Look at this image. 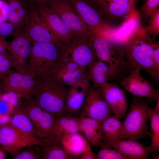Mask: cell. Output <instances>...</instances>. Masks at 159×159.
I'll return each mask as SVG.
<instances>
[{
  "label": "cell",
  "instance_id": "obj_1",
  "mask_svg": "<svg viewBox=\"0 0 159 159\" xmlns=\"http://www.w3.org/2000/svg\"><path fill=\"white\" fill-rule=\"evenodd\" d=\"M65 47L50 43H33L26 73L37 81L53 77L62 62Z\"/></svg>",
  "mask_w": 159,
  "mask_h": 159
},
{
  "label": "cell",
  "instance_id": "obj_2",
  "mask_svg": "<svg viewBox=\"0 0 159 159\" xmlns=\"http://www.w3.org/2000/svg\"><path fill=\"white\" fill-rule=\"evenodd\" d=\"M68 87L53 77L37 81L31 99L57 118L65 114V99Z\"/></svg>",
  "mask_w": 159,
  "mask_h": 159
},
{
  "label": "cell",
  "instance_id": "obj_3",
  "mask_svg": "<svg viewBox=\"0 0 159 159\" xmlns=\"http://www.w3.org/2000/svg\"><path fill=\"white\" fill-rule=\"evenodd\" d=\"M149 104L142 97L133 96L127 115L122 123L120 140H137L148 135Z\"/></svg>",
  "mask_w": 159,
  "mask_h": 159
},
{
  "label": "cell",
  "instance_id": "obj_4",
  "mask_svg": "<svg viewBox=\"0 0 159 159\" xmlns=\"http://www.w3.org/2000/svg\"><path fill=\"white\" fill-rule=\"evenodd\" d=\"M136 34L122 47L124 52L127 72H129L138 67L147 72L152 79L158 83L159 81V68L155 65L153 58L140 44Z\"/></svg>",
  "mask_w": 159,
  "mask_h": 159
},
{
  "label": "cell",
  "instance_id": "obj_5",
  "mask_svg": "<svg viewBox=\"0 0 159 159\" xmlns=\"http://www.w3.org/2000/svg\"><path fill=\"white\" fill-rule=\"evenodd\" d=\"M23 99L15 108L27 116L39 137L45 140L51 134L56 117L41 108L31 99Z\"/></svg>",
  "mask_w": 159,
  "mask_h": 159
},
{
  "label": "cell",
  "instance_id": "obj_6",
  "mask_svg": "<svg viewBox=\"0 0 159 159\" xmlns=\"http://www.w3.org/2000/svg\"><path fill=\"white\" fill-rule=\"evenodd\" d=\"M91 36H75L65 47L62 61L74 63L88 68L98 59L94 49Z\"/></svg>",
  "mask_w": 159,
  "mask_h": 159
},
{
  "label": "cell",
  "instance_id": "obj_7",
  "mask_svg": "<svg viewBox=\"0 0 159 159\" xmlns=\"http://www.w3.org/2000/svg\"><path fill=\"white\" fill-rule=\"evenodd\" d=\"M140 15V12L136 9L120 25L116 26L108 25L95 32L100 34L112 43L122 47L143 27Z\"/></svg>",
  "mask_w": 159,
  "mask_h": 159
},
{
  "label": "cell",
  "instance_id": "obj_8",
  "mask_svg": "<svg viewBox=\"0 0 159 159\" xmlns=\"http://www.w3.org/2000/svg\"><path fill=\"white\" fill-rule=\"evenodd\" d=\"M79 114V116L90 118L101 122L113 113L100 87L90 84Z\"/></svg>",
  "mask_w": 159,
  "mask_h": 159
},
{
  "label": "cell",
  "instance_id": "obj_9",
  "mask_svg": "<svg viewBox=\"0 0 159 159\" xmlns=\"http://www.w3.org/2000/svg\"><path fill=\"white\" fill-rule=\"evenodd\" d=\"M45 140L37 139L20 131L9 123L0 126V145L10 153L32 145L43 146Z\"/></svg>",
  "mask_w": 159,
  "mask_h": 159
},
{
  "label": "cell",
  "instance_id": "obj_10",
  "mask_svg": "<svg viewBox=\"0 0 159 159\" xmlns=\"http://www.w3.org/2000/svg\"><path fill=\"white\" fill-rule=\"evenodd\" d=\"M100 13L112 23L120 24L136 8L139 0H92Z\"/></svg>",
  "mask_w": 159,
  "mask_h": 159
},
{
  "label": "cell",
  "instance_id": "obj_11",
  "mask_svg": "<svg viewBox=\"0 0 159 159\" xmlns=\"http://www.w3.org/2000/svg\"><path fill=\"white\" fill-rule=\"evenodd\" d=\"M141 69L136 67L130 71L129 74L122 80L121 84L124 89L133 96L145 97L156 102L159 99V92L140 73Z\"/></svg>",
  "mask_w": 159,
  "mask_h": 159
},
{
  "label": "cell",
  "instance_id": "obj_12",
  "mask_svg": "<svg viewBox=\"0 0 159 159\" xmlns=\"http://www.w3.org/2000/svg\"><path fill=\"white\" fill-rule=\"evenodd\" d=\"M14 35L11 41L8 43L7 50L9 52L13 67L18 72L26 73L27 59L31 52V42L22 31L15 32Z\"/></svg>",
  "mask_w": 159,
  "mask_h": 159
},
{
  "label": "cell",
  "instance_id": "obj_13",
  "mask_svg": "<svg viewBox=\"0 0 159 159\" xmlns=\"http://www.w3.org/2000/svg\"><path fill=\"white\" fill-rule=\"evenodd\" d=\"M2 82L4 94L14 93L19 98L29 99L33 95L37 81L27 73L12 71Z\"/></svg>",
  "mask_w": 159,
  "mask_h": 159
},
{
  "label": "cell",
  "instance_id": "obj_14",
  "mask_svg": "<svg viewBox=\"0 0 159 159\" xmlns=\"http://www.w3.org/2000/svg\"><path fill=\"white\" fill-rule=\"evenodd\" d=\"M29 14L24 33L31 43H50L61 46H65L52 34L37 9H31Z\"/></svg>",
  "mask_w": 159,
  "mask_h": 159
},
{
  "label": "cell",
  "instance_id": "obj_15",
  "mask_svg": "<svg viewBox=\"0 0 159 159\" xmlns=\"http://www.w3.org/2000/svg\"><path fill=\"white\" fill-rule=\"evenodd\" d=\"M48 4L68 26L75 36L92 35L87 26L67 0H52Z\"/></svg>",
  "mask_w": 159,
  "mask_h": 159
},
{
  "label": "cell",
  "instance_id": "obj_16",
  "mask_svg": "<svg viewBox=\"0 0 159 159\" xmlns=\"http://www.w3.org/2000/svg\"><path fill=\"white\" fill-rule=\"evenodd\" d=\"M67 0L91 33L96 32L109 24L104 20L92 0Z\"/></svg>",
  "mask_w": 159,
  "mask_h": 159
},
{
  "label": "cell",
  "instance_id": "obj_17",
  "mask_svg": "<svg viewBox=\"0 0 159 159\" xmlns=\"http://www.w3.org/2000/svg\"><path fill=\"white\" fill-rule=\"evenodd\" d=\"M37 9L54 35L66 46L75 36L68 26L46 4L37 5Z\"/></svg>",
  "mask_w": 159,
  "mask_h": 159
},
{
  "label": "cell",
  "instance_id": "obj_18",
  "mask_svg": "<svg viewBox=\"0 0 159 159\" xmlns=\"http://www.w3.org/2000/svg\"><path fill=\"white\" fill-rule=\"evenodd\" d=\"M100 88L113 113L120 119L124 118L127 112V104L124 90L117 84L108 82Z\"/></svg>",
  "mask_w": 159,
  "mask_h": 159
},
{
  "label": "cell",
  "instance_id": "obj_19",
  "mask_svg": "<svg viewBox=\"0 0 159 159\" xmlns=\"http://www.w3.org/2000/svg\"><path fill=\"white\" fill-rule=\"evenodd\" d=\"M109 144L112 148L130 159H148L153 153L149 146L136 140H101Z\"/></svg>",
  "mask_w": 159,
  "mask_h": 159
},
{
  "label": "cell",
  "instance_id": "obj_20",
  "mask_svg": "<svg viewBox=\"0 0 159 159\" xmlns=\"http://www.w3.org/2000/svg\"><path fill=\"white\" fill-rule=\"evenodd\" d=\"M90 84L89 79L68 86L65 99V114H79Z\"/></svg>",
  "mask_w": 159,
  "mask_h": 159
},
{
  "label": "cell",
  "instance_id": "obj_21",
  "mask_svg": "<svg viewBox=\"0 0 159 159\" xmlns=\"http://www.w3.org/2000/svg\"><path fill=\"white\" fill-rule=\"evenodd\" d=\"M53 77L68 87L88 79V68L73 62L63 61Z\"/></svg>",
  "mask_w": 159,
  "mask_h": 159
},
{
  "label": "cell",
  "instance_id": "obj_22",
  "mask_svg": "<svg viewBox=\"0 0 159 159\" xmlns=\"http://www.w3.org/2000/svg\"><path fill=\"white\" fill-rule=\"evenodd\" d=\"M79 124V117L64 114L56 118L51 134L46 140L60 142L63 134L78 132Z\"/></svg>",
  "mask_w": 159,
  "mask_h": 159
},
{
  "label": "cell",
  "instance_id": "obj_23",
  "mask_svg": "<svg viewBox=\"0 0 159 159\" xmlns=\"http://www.w3.org/2000/svg\"><path fill=\"white\" fill-rule=\"evenodd\" d=\"M9 7L8 20L15 32L23 31L29 19V12L22 0H5Z\"/></svg>",
  "mask_w": 159,
  "mask_h": 159
},
{
  "label": "cell",
  "instance_id": "obj_24",
  "mask_svg": "<svg viewBox=\"0 0 159 159\" xmlns=\"http://www.w3.org/2000/svg\"><path fill=\"white\" fill-rule=\"evenodd\" d=\"M88 142L82 135L78 132L64 133L60 140L62 148L70 159L80 156Z\"/></svg>",
  "mask_w": 159,
  "mask_h": 159
},
{
  "label": "cell",
  "instance_id": "obj_25",
  "mask_svg": "<svg viewBox=\"0 0 159 159\" xmlns=\"http://www.w3.org/2000/svg\"><path fill=\"white\" fill-rule=\"evenodd\" d=\"M88 76L93 85L101 87L110 80H114L112 71L105 62L98 59L88 68Z\"/></svg>",
  "mask_w": 159,
  "mask_h": 159
},
{
  "label": "cell",
  "instance_id": "obj_26",
  "mask_svg": "<svg viewBox=\"0 0 159 159\" xmlns=\"http://www.w3.org/2000/svg\"><path fill=\"white\" fill-rule=\"evenodd\" d=\"M9 123L23 132L35 138L42 140L38 135L32 122L27 116L15 108Z\"/></svg>",
  "mask_w": 159,
  "mask_h": 159
},
{
  "label": "cell",
  "instance_id": "obj_27",
  "mask_svg": "<svg viewBox=\"0 0 159 159\" xmlns=\"http://www.w3.org/2000/svg\"><path fill=\"white\" fill-rule=\"evenodd\" d=\"M120 119L114 115L110 116L101 122L102 134V139H120L122 123Z\"/></svg>",
  "mask_w": 159,
  "mask_h": 159
},
{
  "label": "cell",
  "instance_id": "obj_28",
  "mask_svg": "<svg viewBox=\"0 0 159 159\" xmlns=\"http://www.w3.org/2000/svg\"><path fill=\"white\" fill-rule=\"evenodd\" d=\"M42 159H67L69 157L62 148L60 142L46 140L42 147Z\"/></svg>",
  "mask_w": 159,
  "mask_h": 159
},
{
  "label": "cell",
  "instance_id": "obj_29",
  "mask_svg": "<svg viewBox=\"0 0 159 159\" xmlns=\"http://www.w3.org/2000/svg\"><path fill=\"white\" fill-rule=\"evenodd\" d=\"M150 119L151 122L150 130L152 132H149L148 134L151 138L150 146L153 150V158L159 150V113L151 108L150 109Z\"/></svg>",
  "mask_w": 159,
  "mask_h": 159
},
{
  "label": "cell",
  "instance_id": "obj_30",
  "mask_svg": "<svg viewBox=\"0 0 159 159\" xmlns=\"http://www.w3.org/2000/svg\"><path fill=\"white\" fill-rule=\"evenodd\" d=\"M42 146L32 145L10 153L13 159H42Z\"/></svg>",
  "mask_w": 159,
  "mask_h": 159
},
{
  "label": "cell",
  "instance_id": "obj_31",
  "mask_svg": "<svg viewBox=\"0 0 159 159\" xmlns=\"http://www.w3.org/2000/svg\"><path fill=\"white\" fill-rule=\"evenodd\" d=\"M101 149L97 154V159H126L127 158L114 149L107 143L101 140L100 143Z\"/></svg>",
  "mask_w": 159,
  "mask_h": 159
},
{
  "label": "cell",
  "instance_id": "obj_32",
  "mask_svg": "<svg viewBox=\"0 0 159 159\" xmlns=\"http://www.w3.org/2000/svg\"><path fill=\"white\" fill-rule=\"evenodd\" d=\"M79 132H82L86 138L87 141L95 147L100 146V141L102 138L101 132L87 127L80 122Z\"/></svg>",
  "mask_w": 159,
  "mask_h": 159
},
{
  "label": "cell",
  "instance_id": "obj_33",
  "mask_svg": "<svg viewBox=\"0 0 159 159\" xmlns=\"http://www.w3.org/2000/svg\"><path fill=\"white\" fill-rule=\"evenodd\" d=\"M12 62L9 54L6 52L0 54V80L5 78L12 71Z\"/></svg>",
  "mask_w": 159,
  "mask_h": 159
},
{
  "label": "cell",
  "instance_id": "obj_34",
  "mask_svg": "<svg viewBox=\"0 0 159 159\" xmlns=\"http://www.w3.org/2000/svg\"><path fill=\"white\" fill-rule=\"evenodd\" d=\"M149 19L148 24L145 27V30L148 34L155 38L159 34V9Z\"/></svg>",
  "mask_w": 159,
  "mask_h": 159
},
{
  "label": "cell",
  "instance_id": "obj_35",
  "mask_svg": "<svg viewBox=\"0 0 159 159\" xmlns=\"http://www.w3.org/2000/svg\"><path fill=\"white\" fill-rule=\"evenodd\" d=\"M159 0H145L140 7L143 15L149 18L158 9Z\"/></svg>",
  "mask_w": 159,
  "mask_h": 159
},
{
  "label": "cell",
  "instance_id": "obj_36",
  "mask_svg": "<svg viewBox=\"0 0 159 159\" xmlns=\"http://www.w3.org/2000/svg\"><path fill=\"white\" fill-rule=\"evenodd\" d=\"M15 32L13 26L9 22H0V36H6L14 34Z\"/></svg>",
  "mask_w": 159,
  "mask_h": 159
},
{
  "label": "cell",
  "instance_id": "obj_37",
  "mask_svg": "<svg viewBox=\"0 0 159 159\" xmlns=\"http://www.w3.org/2000/svg\"><path fill=\"white\" fill-rule=\"evenodd\" d=\"M95 153L92 151L90 143L88 142L83 153L80 157V159H95Z\"/></svg>",
  "mask_w": 159,
  "mask_h": 159
},
{
  "label": "cell",
  "instance_id": "obj_38",
  "mask_svg": "<svg viewBox=\"0 0 159 159\" xmlns=\"http://www.w3.org/2000/svg\"><path fill=\"white\" fill-rule=\"evenodd\" d=\"M10 103L9 102L3 98L0 100V115H6L9 111Z\"/></svg>",
  "mask_w": 159,
  "mask_h": 159
},
{
  "label": "cell",
  "instance_id": "obj_39",
  "mask_svg": "<svg viewBox=\"0 0 159 159\" xmlns=\"http://www.w3.org/2000/svg\"><path fill=\"white\" fill-rule=\"evenodd\" d=\"M6 37L0 36V54L6 52L8 43L6 40Z\"/></svg>",
  "mask_w": 159,
  "mask_h": 159
},
{
  "label": "cell",
  "instance_id": "obj_40",
  "mask_svg": "<svg viewBox=\"0 0 159 159\" xmlns=\"http://www.w3.org/2000/svg\"><path fill=\"white\" fill-rule=\"evenodd\" d=\"M153 59L155 65L159 68V46L154 49Z\"/></svg>",
  "mask_w": 159,
  "mask_h": 159
},
{
  "label": "cell",
  "instance_id": "obj_41",
  "mask_svg": "<svg viewBox=\"0 0 159 159\" xmlns=\"http://www.w3.org/2000/svg\"><path fill=\"white\" fill-rule=\"evenodd\" d=\"M37 5H47L52 0H32Z\"/></svg>",
  "mask_w": 159,
  "mask_h": 159
},
{
  "label": "cell",
  "instance_id": "obj_42",
  "mask_svg": "<svg viewBox=\"0 0 159 159\" xmlns=\"http://www.w3.org/2000/svg\"><path fill=\"white\" fill-rule=\"evenodd\" d=\"M6 151L2 148H0V159H4L6 158Z\"/></svg>",
  "mask_w": 159,
  "mask_h": 159
},
{
  "label": "cell",
  "instance_id": "obj_43",
  "mask_svg": "<svg viewBox=\"0 0 159 159\" xmlns=\"http://www.w3.org/2000/svg\"><path fill=\"white\" fill-rule=\"evenodd\" d=\"M4 94V89L2 84V80H0V100L2 98Z\"/></svg>",
  "mask_w": 159,
  "mask_h": 159
},
{
  "label": "cell",
  "instance_id": "obj_44",
  "mask_svg": "<svg viewBox=\"0 0 159 159\" xmlns=\"http://www.w3.org/2000/svg\"><path fill=\"white\" fill-rule=\"evenodd\" d=\"M156 102L155 106L153 109L155 112L159 113V99Z\"/></svg>",
  "mask_w": 159,
  "mask_h": 159
},
{
  "label": "cell",
  "instance_id": "obj_45",
  "mask_svg": "<svg viewBox=\"0 0 159 159\" xmlns=\"http://www.w3.org/2000/svg\"><path fill=\"white\" fill-rule=\"evenodd\" d=\"M159 154H158V155H156L155 156L154 158H153V159H159Z\"/></svg>",
  "mask_w": 159,
  "mask_h": 159
}]
</instances>
